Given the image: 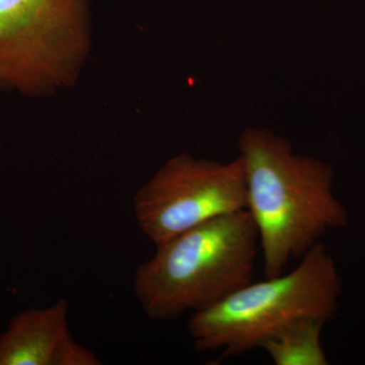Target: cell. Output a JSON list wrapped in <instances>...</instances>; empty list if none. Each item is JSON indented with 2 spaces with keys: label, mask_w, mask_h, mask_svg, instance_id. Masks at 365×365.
Listing matches in <instances>:
<instances>
[{
  "label": "cell",
  "mask_w": 365,
  "mask_h": 365,
  "mask_svg": "<svg viewBox=\"0 0 365 365\" xmlns=\"http://www.w3.org/2000/svg\"><path fill=\"white\" fill-rule=\"evenodd\" d=\"M247 184V210L256 225L266 278L284 273L348 215L334 197L331 165L295 153L284 137L248 128L239 140Z\"/></svg>",
  "instance_id": "cell-1"
},
{
  "label": "cell",
  "mask_w": 365,
  "mask_h": 365,
  "mask_svg": "<svg viewBox=\"0 0 365 365\" xmlns=\"http://www.w3.org/2000/svg\"><path fill=\"white\" fill-rule=\"evenodd\" d=\"M258 242L253 218L244 209L157 245L134 274L139 306L162 322L215 306L252 282Z\"/></svg>",
  "instance_id": "cell-2"
},
{
  "label": "cell",
  "mask_w": 365,
  "mask_h": 365,
  "mask_svg": "<svg viewBox=\"0 0 365 365\" xmlns=\"http://www.w3.org/2000/svg\"><path fill=\"white\" fill-rule=\"evenodd\" d=\"M340 292L332 256L318 242L292 272L250 282L215 306L191 313L190 337L198 351L222 349L220 360L240 356L302 317L332 319Z\"/></svg>",
  "instance_id": "cell-3"
},
{
  "label": "cell",
  "mask_w": 365,
  "mask_h": 365,
  "mask_svg": "<svg viewBox=\"0 0 365 365\" xmlns=\"http://www.w3.org/2000/svg\"><path fill=\"white\" fill-rule=\"evenodd\" d=\"M91 29L90 0H0V91L37 98L72 88Z\"/></svg>",
  "instance_id": "cell-4"
},
{
  "label": "cell",
  "mask_w": 365,
  "mask_h": 365,
  "mask_svg": "<svg viewBox=\"0 0 365 365\" xmlns=\"http://www.w3.org/2000/svg\"><path fill=\"white\" fill-rule=\"evenodd\" d=\"M244 209L247 184L240 157L218 163L180 153L163 163L133 198L137 225L155 246Z\"/></svg>",
  "instance_id": "cell-5"
},
{
  "label": "cell",
  "mask_w": 365,
  "mask_h": 365,
  "mask_svg": "<svg viewBox=\"0 0 365 365\" xmlns=\"http://www.w3.org/2000/svg\"><path fill=\"white\" fill-rule=\"evenodd\" d=\"M68 314L66 299L16 314L0 334V365L102 364L93 350L74 339Z\"/></svg>",
  "instance_id": "cell-6"
},
{
  "label": "cell",
  "mask_w": 365,
  "mask_h": 365,
  "mask_svg": "<svg viewBox=\"0 0 365 365\" xmlns=\"http://www.w3.org/2000/svg\"><path fill=\"white\" fill-rule=\"evenodd\" d=\"M325 319L302 317L284 327L261 345L276 365H327L321 344Z\"/></svg>",
  "instance_id": "cell-7"
}]
</instances>
